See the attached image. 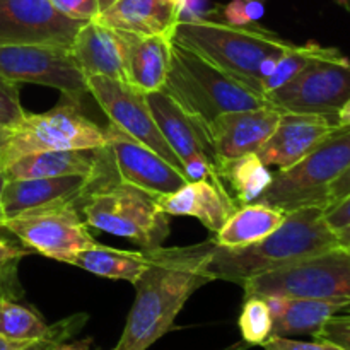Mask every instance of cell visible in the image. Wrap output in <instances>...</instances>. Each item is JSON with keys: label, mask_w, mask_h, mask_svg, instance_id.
I'll return each mask as SVG.
<instances>
[{"label": "cell", "mask_w": 350, "mask_h": 350, "mask_svg": "<svg viewBox=\"0 0 350 350\" xmlns=\"http://www.w3.org/2000/svg\"><path fill=\"white\" fill-rule=\"evenodd\" d=\"M88 317L85 314H75V317L65 318V320L58 321V323L51 325V332L41 340L33 342L27 347L23 350H48L53 347L55 344H60V342H65L67 338L74 337L75 332H79L82 328V325L85 323Z\"/></svg>", "instance_id": "cell-32"}, {"label": "cell", "mask_w": 350, "mask_h": 350, "mask_svg": "<svg viewBox=\"0 0 350 350\" xmlns=\"http://www.w3.org/2000/svg\"><path fill=\"white\" fill-rule=\"evenodd\" d=\"M338 2H340L344 7H347V9L350 10V0H338Z\"/></svg>", "instance_id": "cell-48"}, {"label": "cell", "mask_w": 350, "mask_h": 350, "mask_svg": "<svg viewBox=\"0 0 350 350\" xmlns=\"http://www.w3.org/2000/svg\"><path fill=\"white\" fill-rule=\"evenodd\" d=\"M64 16L77 21H92L99 16L98 0H50Z\"/></svg>", "instance_id": "cell-35"}, {"label": "cell", "mask_w": 350, "mask_h": 350, "mask_svg": "<svg viewBox=\"0 0 350 350\" xmlns=\"http://www.w3.org/2000/svg\"><path fill=\"white\" fill-rule=\"evenodd\" d=\"M327 46L310 41L306 44H293L282 57L277 62L275 68L272 74L269 75L265 82H263V96L272 92L273 89H279L280 85L287 84L291 79L296 77L303 68H306L314 58L325 53Z\"/></svg>", "instance_id": "cell-29"}, {"label": "cell", "mask_w": 350, "mask_h": 350, "mask_svg": "<svg viewBox=\"0 0 350 350\" xmlns=\"http://www.w3.org/2000/svg\"><path fill=\"white\" fill-rule=\"evenodd\" d=\"M318 340L330 342L342 350H350V311L332 317L314 335Z\"/></svg>", "instance_id": "cell-34"}, {"label": "cell", "mask_w": 350, "mask_h": 350, "mask_svg": "<svg viewBox=\"0 0 350 350\" xmlns=\"http://www.w3.org/2000/svg\"><path fill=\"white\" fill-rule=\"evenodd\" d=\"M250 349V345L246 344V342H238V344H234V345H229V347H226V349H222V350H248Z\"/></svg>", "instance_id": "cell-46"}, {"label": "cell", "mask_w": 350, "mask_h": 350, "mask_svg": "<svg viewBox=\"0 0 350 350\" xmlns=\"http://www.w3.org/2000/svg\"><path fill=\"white\" fill-rule=\"evenodd\" d=\"M262 347L263 350H342L337 345L330 344V342L318 340V338L311 342H304L287 337H270Z\"/></svg>", "instance_id": "cell-36"}, {"label": "cell", "mask_w": 350, "mask_h": 350, "mask_svg": "<svg viewBox=\"0 0 350 350\" xmlns=\"http://www.w3.org/2000/svg\"><path fill=\"white\" fill-rule=\"evenodd\" d=\"M5 176H3V171L0 170V229L3 228V221H5V215H3V207H2V191L5 187Z\"/></svg>", "instance_id": "cell-44"}, {"label": "cell", "mask_w": 350, "mask_h": 350, "mask_svg": "<svg viewBox=\"0 0 350 350\" xmlns=\"http://www.w3.org/2000/svg\"><path fill=\"white\" fill-rule=\"evenodd\" d=\"M101 149H70L34 152L5 167V180L55 176H99L103 173Z\"/></svg>", "instance_id": "cell-22"}, {"label": "cell", "mask_w": 350, "mask_h": 350, "mask_svg": "<svg viewBox=\"0 0 350 350\" xmlns=\"http://www.w3.org/2000/svg\"><path fill=\"white\" fill-rule=\"evenodd\" d=\"M239 332H241L243 342L255 347H262L270 337L273 330V318L265 297L248 296L241 308V314L238 320Z\"/></svg>", "instance_id": "cell-30"}, {"label": "cell", "mask_w": 350, "mask_h": 350, "mask_svg": "<svg viewBox=\"0 0 350 350\" xmlns=\"http://www.w3.org/2000/svg\"><path fill=\"white\" fill-rule=\"evenodd\" d=\"M64 101L44 113H27L7 129L0 139V170L34 152L70 149H101L105 129L81 111V101L64 96Z\"/></svg>", "instance_id": "cell-6"}, {"label": "cell", "mask_w": 350, "mask_h": 350, "mask_svg": "<svg viewBox=\"0 0 350 350\" xmlns=\"http://www.w3.org/2000/svg\"><path fill=\"white\" fill-rule=\"evenodd\" d=\"M337 234H338V239H340L342 246L350 245V226H349V228L342 229V231H338Z\"/></svg>", "instance_id": "cell-45"}, {"label": "cell", "mask_w": 350, "mask_h": 350, "mask_svg": "<svg viewBox=\"0 0 350 350\" xmlns=\"http://www.w3.org/2000/svg\"><path fill=\"white\" fill-rule=\"evenodd\" d=\"M337 125L340 129H350V99L340 108L337 115Z\"/></svg>", "instance_id": "cell-42"}, {"label": "cell", "mask_w": 350, "mask_h": 350, "mask_svg": "<svg viewBox=\"0 0 350 350\" xmlns=\"http://www.w3.org/2000/svg\"><path fill=\"white\" fill-rule=\"evenodd\" d=\"M180 14L181 0H116L94 21L137 36L173 38Z\"/></svg>", "instance_id": "cell-20"}, {"label": "cell", "mask_w": 350, "mask_h": 350, "mask_svg": "<svg viewBox=\"0 0 350 350\" xmlns=\"http://www.w3.org/2000/svg\"><path fill=\"white\" fill-rule=\"evenodd\" d=\"M349 195H350V166L340 174V176L337 178V180L334 181V183L330 185V190H328V207L327 208L337 205L338 202H342L345 197H349Z\"/></svg>", "instance_id": "cell-39"}, {"label": "cell", "mask_w": 350, "mask_h": 350, "mask_svg": "<svg viewBox=\"0 0 350 350\" xmlns=\"http://www.w3.org/2000/svg\"><path fill=\"white\" fill-rule=\"evenodd\" d=\"M17 262L19 260L0 265V297L19 299L21 287L19 280H17Z\"/></svg>", "instance_id": "cell-37"}, {"label": "cell", "mask_w": 350, "mask_h": 350, "mask_svg": "<svg viewBox=\"0 0 350 350\" xmlns=\"http://www.w3.org/2000/svg\"><path fill=\"white\" fill-rule=\"evenodd\" d=\"M154 198L164 214L197 219L214 234L238 208L236 202L229 197L224 188L207 180L187 181L173 193Z\"/></svg>", "instance_id": "cell-19"}, {"label": "cell", "mask_w": 350, "mask_h": 350, "mask_svg": "<svg viewBox=\"0 0 350 350\" xmlns=\"http://www.w3.org/2000/svg\"><path fill=\"white\" fill-rule=\"evenodd\" d=\"M85 23L58 12L50 0H0V46L53 44L70 50Z\"/></svg>", "instance_id": "cell-14"}, {"label": "cell", "mask_w": 350, "mask_h": 350, "mask_svg": "<svg viewBox=\"0 0 350 350\" xmlns=\"http://www.w3.org/2000/svg\"><path fill=\"white\" fill-rule=\"evenodd\" d=\"M85 81H88V92L101 106V109L109 118V123L129 133L137 142L144 144L159 154L185 176L180 159L166 142L154 120L146 92L133 88L129 82H120L115 79L103 77V75H92Z\"/></svg>", "instance_id": "cell-12"}, {"label": "cell", "mask_w": 350, "mask_h": 350, "mask_svg": "<svg viewBox=\"0 0 350 350\" xmlns=\"http://www.w3.org/2000/svg\"><path fill=\"white\" fill-rule=\"evenodd\" d=\"M248 296H289L350 304V253L344 246L299 260L243 284Z\"/></svg>", "instance_id": "cell-8"}, {"label": "cell", "mask_w": 350, "mask_h": 350, "mask_svg": "<svg viewBox=\"0 0 350 350\" xmlns=\"http://www.w3.org/2000/svg\"><path fill=\"white\" fill-rule=\"evenodd\" d=\"M265 301L273 318L272 337H314L325 321L335 314L350 311V304L347 303L311 297L267 296Z\"/></svg>", "instance_id": "cell-23"}, {"label": "cell", "mask_w": 350, "mask_h": 350, "mask_svg": "<svg viewBox=\"0 0 350 350\" xmlns=\"http://www.w3.org/2000/svg\"><path fill=\"white\" fill-rule=\"evenodd\" d=\"M23 246L46 258L68 263L75 253L98 245L81 214L79 200H64L29 208L5 219L3 228Z\"/></svg>", "instance_id": "cell-10"}, {"label": "cell", "mask_w": 350, "mask_h": 350, "mask_svg": "<svg viewBox=\"0 0 350 350\" xmlns=\"http://www.w3.org/2000/svg\"><path fill=\"white\" fill-rule=\"evenodd\" d=\"M29 253L31 250L26 248V246L12 245V243L7 241V239L0 238V265L14 262V260H21L23 256L29 255Z\"/></svg>", "instance_id": "cell-40"}, {"label": "cell", "mask_w": 350, "mask_h": 350, "mask_svg": "<svg viewBox=\"0 0 350 350\" xmlns=\"http://www.w3.org/2000/svg\"><path fill=\"white\" fill-rule=\"evenodd\" d=\"M115 2H116V0H98L99 12H103V10H106V9H108V7H111Z\"/></svg>", "instance_id": "cell-47"}, {"label": "cell", "mask_w": 350, "mask_h": 350, "mask_svg": "<svg viewBox=\"0 0 350 350\" xmlns=\"http://www.w3.org/2000/svg\"><path fill=\"white\" fill-rule=\"evenodd\" d=\"M344 248H347V252L350 253V245H347V246H344Z\"/></svg>", "instance_id": "cell-50"}, {"label": "cell", "mask_w": 350, "mask_h": 350, "mask_svg": "<svg viewBox=\"0 0 350 350\" xmlns=\"http://www.w3.org/2000/svg\"><path fill=\"white\" fill-rule=\"evenodd\" d=\"M91 183L79 200L85 224L98 231L135 241L142 250L163 246L170 236V215L156 204V198L123 181Z\"/></svg>", "instance_id": "cell-5"}, {"label": "cell", "mask_w": 350, "mask_h": 350, "mask_svg": "<svg viewBox=\"0 0 350 350\" xmlns=\"http://www.w3.org/2000/svg\"><path fill=\"white\" fill-rule=\"evenodd\" d=\"M99 176H55L7 180L2 191L3 215H5V219H9L21 214V212L29 211V208L41 207V205L64 200H81V197L89 190L92 181Z\"/></svg>", "instance_id": "cell-21"}, {"label": "cell", "mask_w": 350, "mask_h": 350, "mask_svg": "<svg viewBox=\"0 0 350 350\" xmlns=\"http://www.w3.org/2000/svg\"><path fill=\"white\" fill-rule=\"evenodd\" d=\"M147 103L161 133L180 159L187 180H207L222 188L217 178L219 157L212 147L207 123L185 111L164 91L149 92Z\"/></svg>", "instance_id": "cell-11"}, {"label": "cell", "mask_w": 350, "mask_h": 350, "mask_svg": "<svg viewBox=\"0 0 350 350\" xmlns=\"http://www.w3.org/2000/svg\"><path fill=\"white\" fill-rule=\"evenodd\" d=\"M161 91L204 123H211L229 111L269 105L265 96L255 92L200 55L174 41L171 48L170 72Z\"/></svg>", "instance_id": "cell-4"}, {"label": "cell", "mask_w": 350, "mask_h": 350, "mask_svg": "<svg viewBox=\"0 0 350 350\" xmlns=\"http://www.w3.org/2000/svg\"><path fill=\"white\" fill-rule=\"evenodd\" d=\"M265 99L282 113L323 115L337 123L338 111L350 99V58L327 46L323 55Z\"/></svg>", "instance_id": "cell-9"}, {"label": "cell", "mask_w": 350, "mask_h": 350, "mask_svg": "<svg viewBox=\"0 0 350 350\" xmlns=\"http://www.w3.org/2000/svg\"><path fill=\"white\" fill-rule=\"evenodd\" d=\"M217 178L238 207L253 204L272 183L273 173L256 154L219 159Z\"/></svg>", "instance_id": "cell-26"}, {"label": "cell", "mask_w": 350, "mask_h": 350, "mask_svg": "<svg viewBox=\"0 0 350 350\" xmlns=\"http://www.w3.org/2000/svg\"><path fill=\"white\" fill-rule=\"evenodd\" d=\"M0 75L9 81L29 82L58 89L70 99L88 92V81L72 58L70 50L53 44L0 46Z\"/></svg>", "instance_id": "cell-13"}, {"label": "cell", "mask_w": 350, "mask_h": 350, "mask_svg": "<svg viewBox=\"0 0 350 350\" xmlns=\"http://www.w3.org/2000/svg\"><path fill=\"white\" fill-rule=\"evenodd\" d=\"M26 109L21 105L19 84L0 75V129L7 130L19 123Z\"/></svg>", "instance_id": "cell-31"}, {"label": "cell", "mask_w": 350, "mask_h": 350, "mask_svg": "<svg viewBox=\"0 0 350 350\" xmlns=\"http://www.w3.org/2000/svg\"><path fill=\"white\" fill-rule=\"evenodd\" d=\"M340 239L330 228L320 207H303L287 212V217L272 234L245 248L214 246L207 263L211 280H228L243 286L253 277L272 272L310 256L338 248Z\"/></svg>", "instance_id": "cell-2"}, {"label": "cell", "mask_w": 350, "mask_h": 350, "mask_svg": "<svg viewBox=\"0 0 350 350\" xmlns=\"http://www.w3.org/2000/svg\"><path fill=\"white\" fill-rule=\"evenodd\" d=\"M325 219L330 224L334 231H342V229L349 228L350 226V195L345 197L344 200L338 202L334 207L325 211Z\"/></svg>", "instance_id": "cell-38"}, {"label": "cell", "mask_w": 350, "mask_h": 350, "mask_svg": "<svg viewBox=\"0 0 350 350\" xmlns=\"http://www.w3.org/2000/svg\"><path fill=\"white\" fill-rule=\"evenodd\" d=\"M3 132H5V130H3V129H0V139H2V137H3Z\"/></svg>", "instance_id": "cell-49"}, {"label": "cell", "mask_w": 350, "mask_h": 350, "mask_svg": "<svg viewBox=\"0 0 350 350\" xmlns=\"http://www.w3.org/2000/svg\"><path fill=\"white\" fill-rule=\"evenodd\" d=\"M280 115L282 111L267 105L224 113L207 123L208 137L219 159L258 152L275 130Z\"/></svg>", "instance_id": "cell-18"}, {"label": "cell", "mask_w": 350, "mask_h": 350, "mask_svg": "<svg viewBox=\"0 0 350 350\" xmlns=\"http://www.w3.org/2000/svg\"><path fill=\"white\" fill-rule=\"evenodd\" d=\"M92 345V338L85 337L81 338V340H74V342H60V344H55L53 347H50L48 350H91Z\"/></svg>", "instance_id": "cell-41"}, {"label": "cell", "mask_w": 350, "mask_h": 350, "mask_svg": "<svg viewBox=\"0 0 350 350\" xmlns=\"http://www.w3.org/2000/svg\"><path fill=\"white\" fill-rule=\"evenodd\" d=\"M51 332V325L41 318L40 313L16 297H0V337L14 342L41 340Z\"/></svg>", "instance_id": "cell-28"}, {"label": "cell", "mask_w": 350, "mask_h": 350, "mask_svg": "<svg viewBox=\"0 0 350 350\" xmlns=\"http://www.w3.org/2000/svg\"><path fill=\"white\" fill-rule=\"evenodd\" d=\"M265 2L267 0H231L222 10V16L229 24H253L265 12Z\"/></svg>", "instance_id": "cell-33"}, {"label": "cell", "mask_w": 350, "mask_h": 350, "mask_svg": "<svg viewBox=\"0 0 350 350\" xmlns=\"http://www.w3.org/2000/svg\"><path fill=\"white\" fill-rule=\"evenodd\" d=\"M338 129L337 123L323 115L282 113L279 123L256 156L265 166L287 170L299 163L327 137Z\"/></svg>", "instance_id": "cell-17"}, {"label": "cell", "mask_w": 350, "mask_h": 350, "mask_svg": "<svg viewBox=\"0 0 350 350\" xmlns=\"http://www.w3.org/2000/svg\"><path fill=\"white\" fill-rule=\"evenodd\" d=\"M133 34L88 21L74 38L70 55L84 77L103 75L129 82V50Z\"/></svg>", "instance_id": "cell-16"}, {"label": "cell", "mask_w": 350, "mask_h": 350, "mask_svg": "<svg viewBox=\"0 0 350 350\" xmlns=\"http://www.w3.org/2000/svg\"><path fill=\"white\" fill-rule=\"evenodd\" d=\"M214 239L181 248L147 250L150 263L135 286L125 328L115 350H147L173 328L191 296L212 282L207 263Z\"/></svg>", "instance_id": "cell-1"}, {"label": "cell", "mask_w": 350, "mask_h": 350, "mask_svg": "<svg viewBox=\"0 0 350 350\" xmlns=\"http://www.w3.org/2000/svg\"><path fill=\"white\" fill-rule=\"evenodd\" d=\"M173 41L262 96L263 82L294 44L256 24L238 26L205 17L178 21Z\"/></svg>", "instance_id": "cell-3"}, {"label": "cell", "mask_w": 350, "mask_h": 350, "mask_svg": "<svg viewBox=\"0 0 350 350\" xmlns=\"http://www.w3.org/2000/svg\"><path fill=\"white\" fill-rule=\"evenodd\" d=\"M105 150L115 166L120 181L147 191L152 197L173 193L187 183V178L173 164L152 149L109 123L105 129Z\"/></svg>", "instance_id": "cell-15"}, {"label": "cell", "mask_w": 350, "mask_h": 350, "mask_svg": "<svg viewBox=\"0 0 350 350\" xmlns=\"http://www.w3.org/2000/svg\"><path fill=\"white\" fill-rule=\"evenodd\" d=\"M33 344V342H31ZM29 344H24V342H14L9 340L5 337H0V350H23L24 347H27Z\"/></svg>", "instance_id": "cell-43"}, {"label": "cell", "mask_w": 350, "mask_h": 350, "mask_svg": "<svg viewBox=\"0 0 350 350\" xmlns=\"http://www.w3.org/2000/svg\"><path fill=\"white\" fill-rule=\"evenodd\" d=\"M150 256L147 250L142 252H125V250L108 248L94 245L92 248L82 250L70 258L68 265L91 272L105 279L126 280L133 286L149 267Z\"/></svg>", "instance_id": "cell-27"}, {"label": "cell", "mask_w": 350, "mask_h": 350, "mask_svg": "<svg viewBox=\"0 0 350 350\" xmlns=\"http://www.w3.org/2000/svg\"><path fill=\"white\" fill-rule=\"evenodd\" d=\"M349 166L350 129L338 126L299 163L273 173L272 183L256 202L286 212L303 207H320L327 211L330 185Z\"/></svg>", "instance_id": "cell-7"}, {"label": "cell", "mask_w": 350, "mask_h": 350, "mask_svg": "<svg viewBox=\"0 0 350 350\" xmlns=\"http://www.w3.org/2000/svg\"><path fill=\"white\" fill-rule=\"evenodd\" d=\"M173 38L133 34L129 50V84L146 94L161 91L170 72Z\"/></svg>", "instance_id": "cell-25"}, {"label": "cell", "mask_w": 350, "mask_h": 350, "mask_svg": "<svg viewBox=\"0 0 350 350\" xmlns=\"http://www.w3.org/2000/svg\"><path fill=\"white\" fill-rule=\"evenodd\" d=\"M286 217V211L262 202L241 205L215 232L214 243L222 248H245L272 234Z\"/></svg>", "instance_id": "cell-24"}]
</instances>
